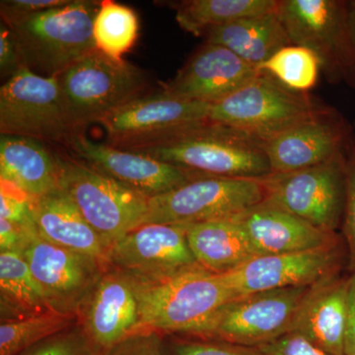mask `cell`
Instances as JSON below:
<instances>
[{"label":"cell","mask_w":355,"mask_h":355,"mask_svg":"<svg viewBox=\"0 0 355 355\" xmlns=\"http://www.w3.org/2000/svg\"><path fill=\"white\" fill-rule=\"evenodd\" d=\"M257 69L273 77L292 91L308 93L317 84L321 65L316 55L308 49L288 44L259 65Z\"/></svg>","instance_id":"f546056e"},{"label":"cell","mask_w":355,"mask_h":355,"mask_svg":"<svg viewBox=\"0 0 355 355\" xmlns=\"http://www.w3.org/2000/svg\"><path fill=\"white\" fill-rule=\"evenodd\" d=\"M349 23L352 62L347 83L355 89V0L349 1Z\"/></svg>","instance_id":"60d3db41"},{"label":"cell","mask_w":355,"mask_h":355,"mask_svg":"<svg viewBox=\"0 0 355 355\" xmlns=\"http://www.w3.org/2000/svg\"><path fill=\"white\" fill-rule=\"evenodd\" d=\"M277 13L291 44L316 55L327 80L347 83L352 62L349 1L279 0Z\"/></svg>","instance_id":"30bf717a"},{"label":"cell","mask_w":355,"mask_h":355,"mask_svg":"<svg viewBox=\"0 0 355 355\" xmlns=\"http://www.w3.org/2000/svg\"><path fill=\"white\" fill-rule=\"evenodd\" d=\"M58 78L69 113L83 130L141 97L148 84L139 67L97 50L70 65Z\"/></svg>","instance_id":"5b68a950"},{"label":"cell","mask_w":355,"mask_h":355,"mask_svg":"<svg viewBox=\"0 0 355 355\" xmlns=\"http://www.w3.org/2000/svg\"><path fill=\"white\" fill-rule=\"evenodd\" d=\"M347 153L306 169L266 177L263 202L336 233L347 205Z\"/></svg>","instance_id":"ba28073f"},{"label":"cell","mask_w":355,"mask_h":355,"mask_svg":"<svg viewBox=\"0 0 355 355\" xmlns=\"http://www.w3.org/2000/svg\"><path fill=\"white\" fill-rule=\"evenodd\" d=\"M83 132L72 119L58 76H42L28 67L0 88V133L67 146Z\"/></svg>","instance_id":"277c9868"},{"label":"cell","mask_w":355,"mask_h":355,"mask_svg":"<svg viewBox=\"0 0 355 355\" xmlns=\"http://www.w3.org/2000/svg\"><path fill=\"white\" fill-rule=\"evenodd\" d=\"M20 355H102L78 322L71 328L46 338Z\"/></svg>","instance_id":"4dcf8cb0"},{"label":"cell","mask_w":355,"mask_h":355,"mask_svg":"<svg viewBox=\"0 0 355 355\" xmlns=\"http://www.w3.org/2000/svg\"><path fill=\"white\" fill-rule=\"evenodd\" d=\"M232 218L239 224L259 256L311 251L342 241L336 233L322 230L265 202Z\"/></svg>","instance_id":"ffe728a7"},{"label":"cell","mask_w":355,"mask_h":355,"mask_svg":"<svg viewBox=\"0 0 355 355\" xmlns=\"http://www.w3.org/2000/svg\"><path fill=\"white\" fill-rule=\"evenodd\" d=\"M323 105L260 72L241 88L210 107L209 121L266 142Z\"/></svg>","instance_id":"52a82bcc"},{"label":"cell","mask_w":355,"mask_h":355,"mask_svg":"<svg viewBox=\"0 0 355 355\" xmlns=\"http://www.w3.org/2000/svg\"><path fill=\"white\" fill-rule=\"evenodd\" d=\"M77 321L102 352L142 331L139 282L120 270L107 268L80 308Z\"/></svg>","instance_id":"ac0fdd59"},{"label":"cell","mask_w":355,"mask_h":355,"mask_svg":"<svg viewBox=\"0 0 355 355\" xmlns=\"http://www.w3.org/2000/svg\"><path fill=\"white\" fill-rule=\"evenodd\" d=\"M100 4L96 0H71L67 6L35 12L0 4V14L13 33L25 67L51 77L97 50L93 24Z\"/></svg>","instance_id":"6da1fadb"},{"label":"cell","mask_w":355,"mask_h":355,"mask_svg":"<svg viewBox=\"0 0 355 355\" xmlns=\"http://www.w3.org/2000/svg\"><path fill=\"white\" fill-rule=\"evenodd\" d=\"M32 214L40 237L58 247L93 257L107 266L108 248L64 191L58 189L32 198Z\"/></svg>","instance_id":"7402d4cb"},{"label":"cell","mask_w":355,"mask_h":355,"mask_svg":"<svg viewBox=\"0 0 355 355\" xmlns=\"http://www.w3.org/2000/svg\"><path fill=\"white\" fill-rule=\"evenodd\" d=\"M0 183L1 218L12 222L21 227H31L35 225L32 214V198L13 184L1 180Z\"/></svg>","instance_id":"1f68e13d"},{"label":"cell","mask_w":355,"mask_h":355,"mask_svg":"<svg viewBox=\"0 0 355 355\" xmlns=\"http://www.w3.org/2000/svg\"><path fill=\"white\" fill-rule=\"evenodd\" d=\"M137 151L207 176L263 179L272 174L265 142L211 121Z\"/></svg>","instance_id":"7a4b0ae2"},{"label":"cell","mask_w":355,"mask_h":355,"mask_svg":"<svg viewBox=\"0 0 355 355\" xmlns=\"http://www.w3.org/2000/svg\"><path fill=\"white\" fill-rule=\"evenodd\" d=\"M102 355H169L158 331L142 330L104 350Z\"/></svg>","instance_id":"836d02e7"},{"label":"cell","mask_w":355,"mask_h":355,"mask_svg":"<svg viewBox=\"0 0 355 355\" xmlns=\"http://www.w3.org/2000/svg\"><path fill=\"white\" fill-rule=\"evenodd\" d=\"M345 256L347 252L343 251L340 241L311 251L256 257L223 277L237 298L275 289L312 286L340 275Z\"/></svg>","instance_id":"9a60e30c"},{"label":"cell","mask_w":355,"mask_h":355,"mask_svg":"<svg viewBox=\"0 0 355 355\" xmlns=\"http://www.w3.org/2000/svg\"><path fill=\"white\" fill-rule=\"evenodd\" d=\"M77 318L60 313H42L35 316L1 322L0 355H20L51 336L71 328Z\"/></svg>","instance_id":"f1b7e54d"},{"label":"cell","mask_w":355,"mask_h":355,"mask_svg":"<svg viewBox=\"0 0 355 355\" xmlns=\"http://www.w3.org/2000/svg\"><path fill=\"white\" fill-rule=\"evenodd\" d=\"M259 349L266 355H336L320 349L297 334L289 333Z\"/></svg>","instance_id":"d590c367"},{"label":"cell","mask_w":355,"mask_h":355,"mask_svg":"<svg viewBox=\"0 0 355 355\" xmlns=\"http://www.w3.org/2000/svg\"><path fill=\"white\" fill-rule=\"evenodd\" d=\"M139 34V16L132 8L114 0L101 1L93 24L97 51L123 62L125 55L137 43Z\"/></svg>","instance_id":"83f0119b"},{"label":"cell","mask_w":355,"mask_h":355,"mask_svg":"<svg viewBox=\"0 0 355 355\" xmlns=\"http://www.w3.org/2000/svg\"><path fill=\"white\" fill-rule=\"evenodd\" d=\"M263 179L202 175L175 190L151 198L144 225H189L232 218L265 200Z\"/></svg>","instance_id":"9c48e42d"},{"label":"cell","mask_w":355,"mask_h":355,"mask_svg":"<svg viewBox=\"0 0 355 355\" xmlns=\"http://www.w3.org/2000/svg\"><path fill=\"white\" fill-rule=\"evenodd\" d=\"M235 298L223 275L202 266L158 284H139L141 330L202 338Z\"/></svg>","instance_id":"3957f363"},{"label":"cell","mask_w":355,"mask_h":355,"mask_svg":"<svg viewBox=\"0 0 355 355\" xmlns=\"http://www.w3.org/2000/svg\"><path fill=\"white\" fill-rule=\"evenodd\" d=\"M312 286L275 289L235 298L217 315L202 338L251 347L273 342L291 333L296 313Z\"/></svg>","instance_id":"5bb4252c"},{"label":"cell","mask_w":355,"mask_h":355,"mask_svg":"<svg viewBox=\"0 0 355 355\" xmlns=\"http://www.w3.org/2000/svg\"><path fill=\"white\" fill-rule=\"evenodd\" d=\"M187 237L198 263L216 275L233 272L259 257L233 218L189 224Z\"/></svg>","instance_id":"cb8c5ba5"},{"label":"cell","mask_w":355,"mask_h":355,"mask_svg":"<svg viewBox=\"0 0 355 355\" xmlns=\"http://www.w3.org/2000/svg\"><path fill=\"white\" fill-rule=\"evenodd\" d=\"M352 142H354V146L355 147V121L354 125H352Z\"/></svg>","instance_id":"b9f144b4"},{"label":"cell","mask_w":355,"mask_h":355,"mask_svg":"<svg viewBox=\"0 0 355 355\" xmlns=\"http://www.w3.org/2000/svg\"><path fill=\"white\" fill-rule=\"evenodd\" d=\"M25 67L19 46L13 33L6 23L0 24V72L1 76L9 79L18 70Z\"/></svg>","instance_id":"8d00e7d4"},{"label":"cell","mask_w":355,"mask_h":355,"mask_svg":"<svg viewBox=\"0 0 355 355\" xmlns=\"http://www.w3.org/2000/svg\"><path fill=\"white\" fill-rule=\"evenodd\" d=\"M41 286L24 257L15 251L0 252L1 322L50 312Z\"/></svg>","instance_id":"484cf974"},{"label":"cell","mask_w":355,"mask_h":355,"mask_svg":"<svg viewBox=\"0 0 355 355\" xmlns=\"http://www.w3.org/2000/svg\"><path fill=\"white\" fill-rule=\"evenodd\" d=\"M260 73L220 44H202L162 92L187 101L212 105L228 97Z\"/></svg>","instance_id":"d6986e66"},{"label":"cell","mask_w":355,"mask_h":355,"mask_svg":"<svg viewBox=\"0 0 355 355\" xmlns=\"http://www.w3.org/2000/svg\"><path fill=\"white\" fill-rule=\"evenodd\" d=\"M347 198L342 227L347 252V270L355 273V147L354 142L347 153Z\"/></svg>","instance_id":"e575fe53"},{"label":"cell","mask_w":355,"mask_h":355,"mask_svg":"<svg viewBox=\"0 0 355 355\" xmlns=\"http://www.w3.org/2000/svg\"><path fill=\"white\" fill-rule=\"evenodd\" d=\"M60 190L69 196L108 250L123 236L144 225L150 198L77 159L60 156Z\"/></svg>","instance_id":"8992f818"},{"label":"cell","mask_w":355,"mask_h":355,"mask_svg":"<svg viewBox=\"0 0 355 355\" xmlns=\"http://www.w3.org/2000/svg\"><path fill=\"white\" fill-rule=\"evenodd\" d=\"M60 155L44 142L29 137L1 135L0 180L26 195L39 198L60 189Z\"/></svg>","instance_id":"603a6c76"},{"label":"cell","mask_w":355,"mask_h":355,"mask_svg":"<svg viewBox=\"0 0 355 355\" xmlns=\"http://www.w3.org/2000/svg\"><path fill=\"white\" fill-rule=\"evenodd\" d=\"M352 142V125L336 110L323 105L265 144L272 174H284L347 153Z\"/></svg>","instance_id":"2e32d148"},{"label":"cell","mask_w":355,"mask_h":355,"mask_svg":"<svg viewBox=\"0 0 355 355\" xmlns=\"http://www.w3.org/2000/svg\"><path fill=\"white\" fill-rule=\"evenodd\" d=\"M345 355H355V273L349 277Z\"/></svg>","instance_id":"f35d334b"},{"label":"cell","mask_w":355,"mask_h":355,"mask_svg":"<svg viewBox=\"0 0 355 355\" xmlns=\"http://www.w3.org/2000/svg\"><path fill=\"white\" fill-rule=\"evenodd\" d=\"M70 1L71 0H4L1 4L22 12H35L67 6Z\"/></svg>","instance_id":"ab89813d"},{"label":"cell","mask_w":355,"mask_h":355,"mask_svg":"<svg viewBox=\"0 0 355 355\" xmlns=\"http://www.w3.org/2000/svg\"><path fill=\"white\" fill-rule=\"evenodd\" d=\"M53 312L78 316L89 294L108 266L101 261L46 241L36 227L26 230L19 251Z\"/></svg>","instance_id":"7c38bea8"},{"label":"cell","mask_w":355,"mask_h":355,"mask_svg":"<svg viewBox=\"0 0 355 355\" xmlns=\"http://www.w3.org/2000/svg\"><path fill=\"white\" fill-rule=\"evenodd\" d=\"M169 355H266L259 347H244L220 340H177Z\"/></svg>","instance_id":"d6a6232c"},{"label":"cell","mask_w":355,"mask_h":355,"mask_svg":"<svg viewBox=\"0 0 355 355\" xmlns=\"http://www.w3.org/2000/svg\"><path fill=\"white\" fill-rule=\"evenodd\" d=\"M67 147L91 169L150 198L202 176L147 154L93 141L83 132L76 133Z\"/></svg>","instance_id":"e0dca14e"},{"label":"cell","mask_w":355,"mask_h":355,"mask_svg":"<svg viewBox=\"0 0 355 355\" xmlns=\"http://www.w3.org/2000/svg\"><path fill=\"white\" fill-rule=\"evenodd\" d=\"M28 228L21 227L12 222L0 218V252H19L24 244L26 230Z\"/></svg>","instance_id":"74e56055"},{"label":"cell","mask_w":355,"mask_h":355,"mask_svg":"<svg viewBox=\"0 0 355 355\" xmlns=\"http://www.w3.org/2000/svg\"><path fill=\"white\" fill-rule=\"evenodd\" d=\"M202 37L207 43L228 49L254 67L263 64L280 49L292 44L277 11L211 28Z\"/></svg>","instance_id":"d4e9b609"},{"label":"cell","mask_w":355,"mask_h":355,"mask_svg":"<svg viewBox=\"0 0 355 355\" xmlns=\"http://www.w3.org/2000/svg\"><path fill=\"white\" fill-rule=\"evenodd\" d=\"M347 293L349 277L340 275L314 284L296 313L291 333L331 354L345 355Z\"/></svg>","instance_id":"44dd1931"},{"label":"cell","mask_w":355,"mask_h":355,"mask_svg":"<svg viewBox=\"0 0 355 355\" xmlns=\"http://www.w3.org/2000/svg\"><path fill=\"white\" fill-rule=\"evenodd\" d=\"M210 107L160 91L123 105L99 123L106 132V144L137 151L157 146L187 128L209 121Z\"/></svg>","instance_id":"8fae6325"},{"label":"cell","mask_w":355,"mask_h":355,"mask_svg":"<svg viewBox=\"0 0 355 355\" xmlns=\"http://www.w3.org/2000/svg\"><path fill=\"white\" fill-rule=\"evenodd\" d=\"M107 266L139 284H154L202 266L191 252L187 225L144 224L114 243Z\"/></svg>","instance_id":"4fadbf2b"},{"label":"cell","mask_w":355,"mask_h":355,"mask_svg":"<svg viewBox=\"0 0 355 355\" xmlns=\"http://www.w3.org/2000/svg\"><path fill=\"white\" fill-rule=\"evenodd\" d=\"M279 0H188L178 2L176 20L197 37L211 28L277 11Z\"/></svg>","instance_id":"4316f807"}]
</instances>
